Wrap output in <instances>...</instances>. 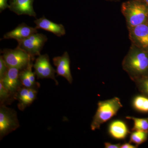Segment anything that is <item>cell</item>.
Wrapping results in <instances>:
<instances>
[{
  "label": "cell",
  "mask_w": 148,
  "mask_h": 148,
  "mask_svg": "<svg viewBox=\"0 0 148 148\" xmlns=\"http://www.w3.org/2000/svg\"><path fill=\"white\" fill-rule=\"evenodd\" d=\"M34 0H10L9 8L18 15H27L36 17L33 8Z\"/></svg>",
  "instance_id": "cell-12"
},
{
  "label": "cell",
  "mask_w": 148,
  "mask_h": 148,
  "mask_svg": "<svg viewBox=\"0 0 148 148\" xmlns=\"http://www.w3.org/2000/svg\"><path fill=\"white\" fill-rule=\"evenodd\" d=\"M138 146L131 145L130 143H125L121 145L120 148H136Z\"/></svg>",
  "instance_id": "cell-25"
},
{
  "label": "cell",
  "mask_w": 148,
  "mask_h": 148,
  "mask_svg": "<svg viewBox=\"0 0 148 148\" xmlns=\"http://www.w3.org/2000/svg\"><path fill=\"white\" fill-rule=\"evenodd\" d=\"M37 29H42L51 32L57 36L61 37L66 34L65 27L62 24L53 23L43 16L34 21Z\"/></svg>",
  "instance_id": "cell-13"
},
{
  "label": "cell",
  "mask_w": 148,
  "mask_h": 148,
  "mask_svg": "<svg viewBox=\"0 0 148 148\" xmlns=\"http://www.w3.org/2000/svg\"><path fill=\"white\" fill-rule=\"evenodd\" d=\"M127 29L132 44L148 51V21Z\"/></svg>",
  "instance_id": "cell-8"
},
{
  "label": "cell",
  "mask_w": 148,
  "mask_h": 148,
  "mask_svg": "<svg viewBox=\"0 0 148 148\" xmlns=\"http://www.w3.org/2000/svg\"><path fill=\"white\" fill-rule=\"evenodd\" d=\"M121 12L125 18L127 29L148 21V5L141 0H129L123 3Z\"/></svg>",
  "instance_id": "cell-2"
},
{
  "label": "cell",
  "mask_w": 148,
  "mask_h": 148,
  "mask_svg": "<svg viewBox=\"0 0 148 148\" xmlns=\"http://www.w3.org/2000/svg\"><path fill=\"white\" fill-rule=\"evenodd\" d=\"M47 38L45 35L36 33L21 40L18 41L17 47L23 49L33 58L40 55V52Z\"/></svg>",
  "instance_id": "cell-6"
},
{
  "label": "cell",
  "mask_w": 148,
  "mask_h": 148,
  "mask_svg": "<svg viewBox=\"0 0 148 148\" xmlns=\"http://www.w3.org/2000/svg\"><path fill=\"white\" fill-rule=\"evenodd\" d=\"M33 67L38 79H51L58 84L55 77L56 71L51 66L49 61V56L47 54L38 56L36 59Z\"/></svg>",
  "instance_id": "cell-7"
},
{
  "label": "cell",
  "mask_w": 148,
  "mask_h": 148,
  "mask_svg": "<svg viewBox=\"0 0 148 148\" xmlns=\"http://www.w3.org/2000/svg\"><path fill=\"white\" fill-rule=\"evenodd\" d=\"M121 144H112L110 143H104L105 148H120V146Z\"/></svg>",
  "instance_id": "cell-24"
},
{
  "label": "cell",
  "mask_w": 148,
  "mask_h": 148,
  "mask_svg": "<svg viewBox=\"0 0 148 148\" xmlns=\"http://www.w3.org/2000/svg\"><path fill=\"white\" fill-rule=\"evenodd\" d=\"M37 33L36 28L29 27L27 24L22 23L19 24L15 29L5 34L4 35L3 38L5 39H13L18 41Z\"/></svg>",
  "instance_id": "cell-14"
},
{
  "label": "cell",
  "mask_w": 148,
  "mask_h": 148,
  "mask_svg": "<svg viewBox=\"0 0 148 148\" xmlns=\"http://www.w3.org/2000/svg\"><path fill=\"white\" fill-rule=\"evenodd\" d=\"M108 132L112 138L117 140H124L130 133L126 123L121 120L112 121L109 125Z\"/></svg>",
  "instance_id": "cell-15"
},
{
  "label": "cell",
  "mask_w": 148,
  "mask_h": 148,
  "mask_svg": "<svg viewBox=\"0 0 148 148\" xmlns=\"http://www.w3.org/2000/svg\"><path fill=\"white\" fill-rule=\"evenodd\" d=\"M141 92L148 96V75L135 82Z\"/></svg>",
  "instance_id": "cell-21"
},
{
  "label": "cell",
  "mask_w": 148,
  "mask_h": 148,
  "mask_svg": "<svg viewBox=\"0 0 148 148\" xmlns=\"http://www.w3.org/2000/svg\"><path fill=\"white\" fill-rule=\"evenodd\" d=\"M132 106L136 110L148 112V98L144 95H138L132 101Z\"/></svg>",
  "instance_id": "cell-17"
},
{
  "label": "cell",
  "mask_w": 148,
  "mask_h": 148,
  "mask_svg": "<svg viewBox=\"0 0 148 148\" xmlns=\"http://www.w3.org/2000/svg\"><path fill=\"white\" fill-rule=\"evenodd\" d=\"M15 100L14 95L11 93L0 82V102L1 105H8Z\"/></svg>",
  "instance_id": "cell-20"
},
{
  "label": "cell",
  "mask_w": 148,
  "mask_h": 148,
  "mask_svg": "<svg viewBox=\"0 0 148 148\" xmlns=\"http://www.w3.org/2000/svg\"><path fill=\"white\" fill-rule=\"evenodd\" d=\"M126 119L132 120L134 125L132 131H142L148 132V118H138L134 116H126Z\"/></svg>",
  "instance_id": "cell-18"
},
{
  "label": "cell",
  "mask_w": 148,
  "mask_h": 148,
  "mask_svg": "<svg viewBox=\"0 0 148 148\" xmlns=\"http://www.w3.org/2000/svg\"><path fill=\"white\" fill-rule=\"evenodd\" d=\"M2 52V56L8 68H16L20 71L26 68L35 59L18 47L14 49H5Z\"/></svg>",
  "instance_id": "cell-4"
},
{
  "label": "cell",
  "mask_w": 148,
  "mask_h": 148,
  "mask_svg": "<svg viewBox=\"0 0 148 148\" xmlns=\"http://www.w3.org/2000/svg\"><path fill=\"white\" fill-rule=\"evenodd\" d=\"M20 70L16 68H9L8 71L2 79L0 80L5 87L14 95L22 86L19 79Z\"/></svg>",
  "instance_id": "cell-11"
},
{
  "label": "cell",
  "mask_w": 148,
  "mask_h": 148,
  "mask_svg": "<svg viewBox=\"0 0 148 148\" xmlns=\"http://www.w3.org/2000/svg\"><path fill=\"white\" fill-rule=\"evenodd\" d=\"M19 121L15 110L1 105L0 108V138L1 140L19 127Z\"/></svg>",
  "instance_id": "cell-5"
},
{
  "label": "cell",
  "mask_w": 148,
  "mask_h": 148,
  "mask_svg": "<svg viewBox=\"0 0 148 148\" xmlns=\"http://www.w3.org/2000/svg\"><path fill=\"white\" fill-rule=\"evenodd\" d=\"M37 93L36 88L21 86L14 96L15 100L18 101V109L20 111H24L30 106L36 98Z\"/></svg>",
  "instance_id": "cell-10"
},
{
  "label": "cell",
  "mask_w": 148,
  "mask_h": 148,
  "mask_svg": "<svg viewBox=\"0 0 148 148\" xmlns=\"http://www.w3.org/2000/svg\"><path fill=\"white\" fill-rule=\"evenodd\" d=\"M8 0H0V11L1 12L3 10L9 8V5L8 4Z\"/></svg>",
  "instance_id": "cell-23"
},
{
  "label": "cell",
  "mask_w": 148,
  "mask_h": 148,
  "mask_svg": "<svg viewBox=\"0 0 148 148\" xmlns=\"http://www.w3.org/2000/svg\"><path fill=\"white\" fill-rule=\"evenodd\" d=\"M123 69L134 82L148 75V51L133 45L123 61Z\"/></svg>",
  "instance_id": "cell-1"
},
{
  "label": "cell",
  "mask_w": 148,
  "mask_h": 148,
  "mask_svg": "<svg viewBox=\"0 0 148 148\" xmlns=\"http://www.w3.org/2000/svg\"><path fill=\"white\" fill-rule=\"evenodd\" d=\"M9 68L3 56H0V80L2 79L8 71Z\"/></svg>",
  "instance_id": "cell-22"
},
{
  "label": "cell",
  "mask_w": 148,
  "mask_h": 148,
  "mask_svg": "<svg viewBox=\"0 0 148 148\" xmlns=\"http://www.w3.org/2000/svg\"><path fill=\"white\" fill-rule=\"evenodd\" d=\"M53 64L56 67L57 76H61L66 78L69 83L73 82L71 69H70V59L69 53L65 51L63 55L56 56L53 58Z\"/></svg>",
  "instance_id": "cell-9"
},
{
  "label": "cell",
  "mask_w": 148,
  "mask_h": 148,
  "mask_svg": "<svg viewBox=\"0 0 148 148\" xmlns=\"http://www.w3.org/2000/svg\"><path fill=\"white\" fill-rule=\"evenodd\" d=\"M123 107L119 98L114 97L106 101H100L90 125L92 131L100 129L101 125L116 115Z\"/></svg>",
  "instance_id": "cell-3"
},
{
  "label": "cell",
  "mask_w": 148,
  "mask_h": 148,
  "mask_svg": "<svg viewBox=\"0 0 148 148\" xmlns=\"http://www.w3.org/2000/svg\"><path fill=\"white\" fill-rule=\"evenodd\" d=\"M148 132L142 131H134L131 133L129 143L138 146L145 142L147 139Z\"/></svg>",
  "instance_id": "cell-19"
},
{
  "label": "cell",
  "mask_w": 148,
  "mask_h": 148,
  "mask_svg": "<svg viewBox=\"0 0 148 148\" xmlns=\"http://www.w3.org/2000/svg\"><path fill=\"white\" fill-rule=\"evenodd\" d=\"M106 1L111 2H119L121 0H106Z\"/></svg>",
  "instance_id": "cell-26"
},
{
  "label": "cell",
  "mask_w": 148,
  "mask_h": 148,
  "mask_svg": "<svg viewBox=\"0 0 148 148\" xmlns=\"http://www.w3.org/2000/svg\"><path fill=\"white\" fill-rule=\"evenodd\" d=\"M33 61L30 62L25 69L19 72V79L22 86L30 88H36L39 84L36 81V74L32 71Z\"/></svg>",
  "instance_id": "cell-16"
},
{
  "label": "cell",
  "mask_w": 148,
  "mask_h": 148,
  "mask_svg": "<svg viewBox=\"0 0 148 148\" xmlns=\"http://www.w3.org/2000/svg\"><path fill=\"white\" fill-rule=\"evenodd\" d=\"M141 1H143L148 5V0H141Z\"/></svg>",
  "instance_id": "cell-27"
}]
</instances>
